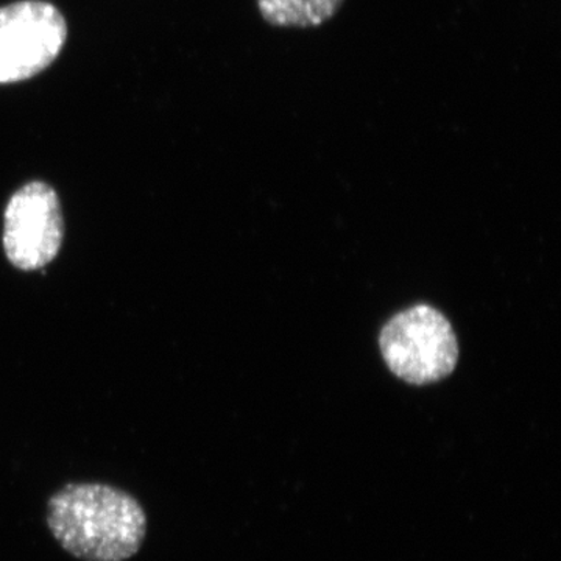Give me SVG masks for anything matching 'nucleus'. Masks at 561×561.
I'll return each instance as SVG.
<instances>
[{
  "label": "nucleus",
  "mask_w": 561,
  "mask_h": 561,
  "mask_svg": "<svg viewBox=\"0 0 561 561\" xmlns=\"http://www.w3.org/2000/svg\"><path fill=\"white\" fill-rule=\"evenodd\" d=\"M47 526L58 545L83 561H125L147 534L142 505L105 483H69L47 502Z\"/></svg>",
  "instance_id": "nucleus-1"
},
{
  "label": "nucleus",
  "mask_w": 561,
  "mask_h": 561,
  "mask_svg": "<svg viewBox=\"0 0 561 561\" xmlns=\"http://www.w3.org/2000/svg\"><path fill=\"white\" fill-rule=\"evenodd\" d=\"M379 345L390 370L413 386L442 381L451 375L459 359L451 324L426 305L394 316L383 327Z\"/></svg>",
  "instance_id": "nucleus-2"
},
{
  "label": "nucleus",
  "mask_w": 561,
  "mask_h": 561,
  "mask_svg": "<svg viewBox=\"0 0 561 561\" xmlns=\"http://www.w3.org/2000/svg\"><path fill=\"white\" fill-rule=\"evenodd\" d=\"M68 36L61 11L41 0L0 9V83L32 79L57 60Z\"/></svg>",
  "instance_id": "nucleus-3"
},
{
  "label": "nucleus",
  "mask_w": 561,
  "mask_h": 561,
  "mask_svg": "<svg viewBox=\"0 0 561 561\" xmlns=\"http://www.w3.org/2000/svg\"><path fill=\"white\" fill-rule=\"evenodd\" d=\"M65 236L60 198L44 181H31L9 201L3 214V250L20 271L46 267L60 253Z\"/></svg>",
  "instance_id": "nucleus-4"
},
{
  "label": "nucleus",
  "mask_w": 561,
  "mask_h": 561,
  "mask_svg": "<svg viewBox=\"0 0 561 561\" xmlns=\"http://www.w3.org/2000/svg\"><path fill=\"white\" fill-rule=\"evenodd\" d=\"M345 0H257L262 20L273 27L313 28L327 24Z\"/></svg>",
  "instance_id": "nucleus-5"
}]
</instances>
